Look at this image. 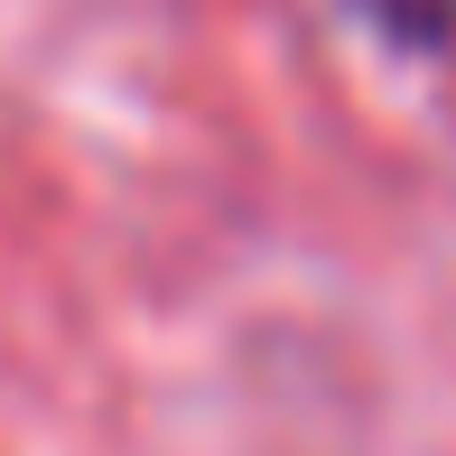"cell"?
Masks as SVG:
<instances>
[{
    "instance_id": "1",
    "label": "cell",
    "mask_w": 456,
    "mask_h": 456,
    "mask_svg": "<svg viewBox=\"0 0 456 456\" xmlns=\"http://www.w3.org/2000/svg\"><path fill=\"white\" fill-rule=\"evenodd\" d=\"M363 10H382L401 37H428V47L456 56V0H363Z\"/></svg>"
}]
</instances>
